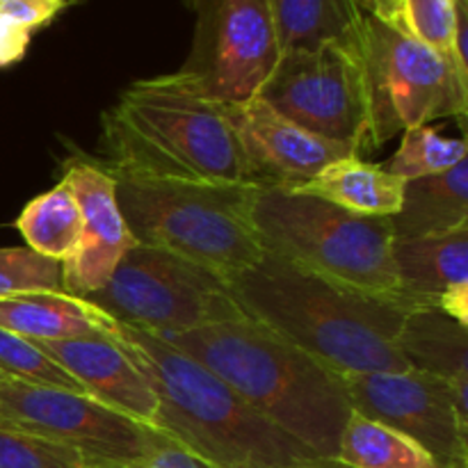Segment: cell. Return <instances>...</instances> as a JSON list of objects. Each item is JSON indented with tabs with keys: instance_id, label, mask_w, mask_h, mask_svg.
Instances as JSON below:
<instances>
[{
	"instance_id": "cell-1",
	"label": "cell",
	"mask_w": 468,
	"mask_h": 468,
	"mask_svg": "<svg viewBox=\"0 0 468 468\" xmlns=\"http://www.w3.org/2000/svg\"><path fill=\"white\" fill-rule=\"evenodd\" d=\"M229 292L247 318L334 373L410 370L398 334L405 315L416 309L402 302L341 286L268 251L229 282Z\"/></svg>"
},
{
	"instance_id": "cell-2",
	"label": "cell",
	"mask_w": 468,
	"mask_h": 468,
	"mask_svg": "<svg viewBox=\"0 0 468 468\" xmlns=\"http://www.w3.org/2000/svg\"><path fill=\"white\" fill-rule=\"evenodd\" d=\"M101 149L110 176L250 186L227 108L181 71L131 82L101 117Z\"/></svg>"
},
{
	"instance_id": "cell-3",
	"label": "cell",
	"mask_w": 468,
	"mask_h": 468,
	"mask_svg": "<svg viewBox=\"0 0 468 468\" xmlns=\"http://www.w3.org/2000/svg\"><path fill=\"white\" fill-rule=\"evenodd\" d=\"M160 338L218 375L311 455L336 457L352 410L332 368L247 315Z\"/></svg>"
},
{
	"instance_id": "cell-4",
	"label": "cell",
	"mask_w": 468,
	"mask_h": 468,
	"mask_svg": "<svg viewBox=\"0 0 468 468\" xmlns=\"http://www.w3.org/2000/svg\"><path fill=\"white\" fill-rule=\"evenodd\" d=\"M112 341L154 388V428L208 468H288L314 457L218 375L155 334L119 323Z\"/></svg>"
},
{
	"instance_id": "cell-5",
	"label": "cell",
	"mask_w": 468,
	"mask_h": 468,
	"mask_svg": "<svg viewBox=\"0 0 468 468\" xmlns=\"http://www.w3.org/2000/svg\"><path fill=\"white\" fill-rule=\"evenodd\" d=\"M137 245L155 247L231 282L263 259L251 208L259 187L112 176Z\"/></svg>"
},
{
	"instance_id": "cell-6",
	"label": "cell",
	"mask_w": 468,
	"mask_h": 468,
	"mask_svg": "<svg viewBox=\"0 0 468 468\" xmlns=\"http://www.w3.org/2000/svg\"><path fill=\"white\" fill-rule=\"evenodd\" d=\"M251 218L268 254L366 295L425 309L400 292L388 218H364L286 190L256 192Z\"/></svg>"
},
{
	"instance_id": "cell-7",
	"label": "cell",
	"mask_w": 468,
	"mask_h": 468,
	"mask_svg": "<svg viewBox=\"0 0 468 468\" xmlns=\"http://www.w3.org/2000/svg\"><path fill=\"white\" fill-rule=\"evenodd\" d=\"M368 96L370 142L379 149L396 133L430 126L468 110V73L428 46L375 16L361 18L356 32Z\"/></svg>"
},
{
	"instance_id": "cell-8",
	"label": "cell",
	"mask_w": 468,
	"mask_h": 468,
	"mask_svg": "<svg viewBox=\"0 0 468 468\" xmlns=\"http://www.w3.org/2000/svg\"><path fill=\"white\" fill-rule=\"evenodd\" d=\"M119 323L155 336L245 318L227 279L169 251L133 245L101 291L85 297Z\"/></svg>"
},
{
	"instance_id": "cell-9",
	"label": "cell",
	"mask_w": 468,
	"mask_h": 468,
	"mask_svg": "<svg viewBox=\"0 0 468 468\" xmlns=\"http://www.w3.org/2000/svg\"><path fill=\"white\" fill-rule=\"evenodd\" d=\"M256 99L352 155L373 151L364 64L356 37L286 50Z\"/></svg>"
},
{
	"instance_id": "cell-10",
	"label": "cell",
	"mask_w": 468,
	"mask_h": 468,
	"mask_svg": "<svg viewBox=\"0 0 468 468\" xmlns=\"http://www.w3.org/2000/svg\"><path fill=\"white\" fill-rule=\"evenodd\" d=\"M195 39L178 71L224 105L256 99L282 58L268 0H195Z\"/></svg>"
},
{
	"instance_id": "cell-11",
	"label": "cell",
	"mask_w": 468,
	"mask_h": 468,
	"mask_svg": "<svg viewBox=\"0 0 468 468\" xmlns=\"http://www.w3.org/2000/svg\"><path fill=\"white\" fill-rule=\"evenodd\" d=\"M341 379L355 414L407 434L443 468H466V387L411 368L347 373Z\"/></svg>"
},
{
	"instance_id": "cell-12",
	"label": "cell",
	"mask_w": 468,
	"mask_h": 468,
	"mask_svg": "<svg viewBox=\"0 0 468 468\" xmlns=\"http://www.w3.org/2000/svg\"><path fill=\"white\" fill-rule=\"evenodd\" d=\"M0 423L80 452L105 464L140 466L158 430L85 393L0 382Z\"/></svg>"
},
{
	"instance_id": "cell-13",
	"label": "cell",
	"mask_w": 468,
	"mask_h": 468,
	"mask_svg": "<svg viewBox=\"0 0 468 468\" xmlns=\"http://www.w3.org/2000/svg\"><path fill=\"white\" fill-rule=\"evenodd\" d=\"M224 108L240 144L247 183L259 190L292 192L324 165L352 155L346 146L288 122L261 99Z\"/></svg>"
},
{
	"instance_id": "cell-14",
	"label": "cell",
	"mask_w": 468,
	"mask_h": 468,
	"mask_svg": "<svg viewBox=\"0 0 468 468\" xmlns=\"http://www.w3.org/2000/svg\"><path fill=\"white\" fill-rule=\"evenodd\" d=\"M62 183L71 190L82 218L78 247L62 261V288L69 295L90 297L112 277L135 238L119 210L117 181L94 160H71Z\"/></svg>"
},
{
	"instance_id": "cell-15",
	"label": "cell",
	"mask_w": 468,
	"mask_h": 468,
	"mask_svg": "<svg viewBox=\"0 0 468 468\" xmlns=\"http://www.w3.org/2000/svg\"><path fill=\"white\" fill-rule=\"evenodd\" d=\"M37 346L58 361L85 388L87 396L154 428L158 411L154 388L117 341L108 336H87Z\"/></svg>"
},
{
	"instance_id": "cell-16",
	"label": "cell",
	"mask_w": 468,
	"mask_h": 468,
	"mask_svg": "<svg viewBox=\"0 0 468 468\" xmlns=\"http://www.w3.org/2000/svg\"><path fill=\"white\" fill-rule=\"evenodd\" d=\"M117 324L119 320L94 302L69 292H26L0 300V329L37 343L112 338Z\"/></svg>"
},
{
	"instance_id": "cell-17",
	"label": "cell",
	"mask_w": 468,
	"mask_h": 468,
	"mask_svg": "<svg viewBox=\"0 0 468 468\" xmlns=\"http://www.w3.org/2000/svg\"><path fill=\"white\" fill-rule=\"evenodd\" d=\"M400 292L416 306H437L451 288L468 283V227L441 236L393 240Z\"/></svg>"
},
{
	"instance_id": "cell-18",
	"label": "cell",
	"mask_w": 468,
	"mask_h": 468,
	"mask_svg": "<svg viewBox=\"0 0 468 468\" xmlns=\"http://www.w3.org/2000/svg\"><path fill=\"white\" fill-rule=\"evenodd\" d=\"M388 222L393 240L441 236L468 227V160L448 172L405 181L400 210Z\"/></svg>"
},
{
	"instance_id": "cell-19",
	"label": "cell",
	"mask_w": 468,
	"mask_h": 468,
	"mask_svg": "<svg viewBox=\"0 0 468 468\" xmlns=\"http://www.w3.org/2000/svg\"><path fill=\"white\" fill-rule=\"evenodd\" d=\"M297 195L315 197L364 218H393L402 206L405 181L388 174L382 165L346 155L324 165Z\"/></svg>"
},
{
	"instance_id": "cell-20",
	"label": "cell",
	"mask_w": 468,
	"mask_h": 468,
	"mask_svg": "<svg viewBox=\"0 0 468 468\" xmlns=\"http://www.w3.org/2000/svg\"><path fill=\"white\" fill-rule=\"evenodd\" d=\"M398 347L411 370L468 387V327L448 318L437 306L405 315Z\"/></svg>"
},
{
	"instance_id": "cell-21",
	"label": "cell",
	"mask_w": 468,
	"mask_h": 468,
	"mask_svg": "<svg viewBox=\"0 0 468 468\" xmlns=\"http://www.w3.org/2000/svg\"><path fill=\"white\" fill-rule=\"evenodd\" d=\"M282 53L350 41L364 14L355 0H268Z\"/></svg>"
},
{
	"instance_id": "cell-22",
	"label": "cell",
	"mask_w": 468,
	"mask_h": 468,
	"mask_svg": "<svg viewBox=\"0 0 468 468\" xmlns=\"http://www.w3.org/2000/svg\"><path fill=\"white\" fill-rule=\"evenodd\" d=\"M334 460L350 468H443L414 439L355 411L343 428Z\"/></svg>"
},
{
	"instance_id": "cell-23",
	"label": "cell",
	"mask_w": 468,
	"mask_h": 468,
	"mask_svg": "<svg viewBox=\"0 0 468 468\" xmlns=\"http://www.w3.org/2000/svg\"><path fill=\"white\" fill-rule=\"evenodd\" d=\"M16 229L32 251L62 263L80 240V208L71 190L59 181L53 190L27 201L16 218Z\"/></svg>"
},
{
	"instance_id": "cell-24",
	"label": "cell",
	"mask_w": 468,
	"mask_h": 468,
	"mask_svg": "<svg viewBox=\"0 0 468 468\" xmlns=\"http://www.w3.org/2000/svg\"><path fill=\"white\" fill-rule=\"evenodd\" d=\"M384 23L428 46L468 73V62L457 50L455 0H396Z\"/></svg>"
},
{
	"instance_id": "cell-25",
	"label": "cell",
	"mask_w": 468,
	"mask_h": 468,
	"mask_svg": "<svg viewBox=\"0 0 468 468\" xmlns=\"http://www.w3.org/2000/svg\"><path fill=\"white\" fill-rule=\"evenodd\" d=\"M466 151L464 137H448L434 126H414L402 131L400 146L382 167L402 181H414L448 172L466 160Z\"/></svg>"
},
{
	"instance_id": "cell-26",
	"label": "cell",
	"mask_w": 468,
	"mask_h": 468,
	"mask_svg": "<svg viewBox=\"0 0 468 468\" xmlns=\"http://www.w3.org/2000/svg\"><path fill=\"white\" fill-rule=\"evenodd\" d=\"M0 373L14 382L85 393V388L58 361L50 359L35 341L7 332V329H0Z\"/></svg>"
},
{
	"instance_id": "cell-27",
	"label": "cell",
	"mask_w": 468,
	"mask_h": 468,
	"mask_svg": "<svg viewBox=\"0 0 468 468\" xmlns=\"http://www.w3.org/2000/svg\"><path fill=\"white\" fill-rule=\"evenodd\" d=\"M105 462L87 460L80 452L0 423V468H91Z\"/></svg>"
},
{
	"instance_id": "cell-28",
	"label": "cell",
	"mask_w": 468,
	"mask_h": 468,
	"mask_svg": "<svg viewBox=\"0 0 468 468\" xmlns=\"http://www.w3.org/2000/svg\"><path fill=\"white\" fill-rule=\"evenodd\" d=\"M26 292H64L62 263L30 247H0V300Z\"/></svg>"
},
{
	"instance_id": "cell-29",
	"label": "cell",
	"mask_w": 468,
	"mask_h": 468,
	"mask_svg": "<svg viewBox=\"0 0 468 468\" xmlns=\"http://www.w3.org/2000/svg\"><path fill=\"white\" fill-rule=\"evenodd\" d=\"M71 5L73 0H0V16L35 35Z\"/></svg>"
},
{
	"instance_id": "cell-30",
	"label": "cell",
	"mask_w": 468,
	"mask_h": 468,
	"mask_svg": "<svg viewBox=\"0 0 468 468\" xmlns=\"http://www.w3.org/2000/svg\"><path fill=\"white\" fill-rule=\"evenodd\" d=\"M137 468H208L204 462L197 460L195 455L186 451V448L178 446L176 441H172L169 437H165L163 432L155 434L154 443H151L149 452L142 460V464Z\"/></svg>"
},
{
	"instance_id": "cell-31",
	"label": "cell",
	"mask_w": 468,
	"mask_h": 468,
	"mask_svg": "<svg viewBox=\"0 0 468 468\" xmlns=\"http://www.w3.org/2000/svg\"><path fill=\"white\" fill-rule=\"evenodd\" d=\"M32 32L16 26L9 18L0 16V69H7L12 64L21 62L30 46Z\"/></svg>"
},
{
	"instance_id": "cell-32",
	"label": "cell",
	"mask_w": 468,
	"mask_h": 468,
	"mask_svg": "<svg viewBox=\"0 0 468 468\" xmlns=\"http://www.w3.org/2000/svg\"><path fill=\"white\" fill-rule=\"evenodd\" d=\"M437 309L443 311L455 323L468 327V283H460V286L443 292L437 302Z\"/></svg>"
},
{
	"instance_id": "cell-33",
	"label": "cell",
	"mask_w": 468,
	"mask_h": 468,
	"mask_svg": "<svg viewBox=\"0 0 468 468\" xmlns=\"http://www.w3.org/2000/svg\"><path fill=\"white\" fill-rule=\"evenodd\" d=\"M355 5L359 7L361 14L366 16H375L379 21H387L393 12V5L396 0H355Z\"/></svg>"
},
{
	"instance_id": "cell-34",
	"label": "cell",
	"mask_w": 468,
	"mask_h": 468,
	"mask_svg": "<svg viewBox=\"0 0 468 468\" xmlns=\"http://www.w3.org/2000/svg\"><path fill=\"white\" fill-rule=\"evenodd\" d=\"M288 468H350L336 460H323V457H311V460H302L297 464L288 466Z\"/></svg>"
},
{
	"instance_id": "cell-35",
	"label": "cell",
	"mask_w": 468,
	"mask_h": 468,
	"mask_svg": "<svg viewBox=\"0 0 468 468\" xmlns=\"http://www.w3.org/2000/svg\"><path fill=\"white\" fill-rule=\"evenodd\" d=\"M91 468H135V466H122V464H94Z\"/></svg>"
},
{
	"instance_id": "cell-36",
	"label": "cell",
	"mask_w": 468,
	"mask_h": 468,
	"mask_svg": "<svg viewBox=\"0 0 468 468\" xmlns=\"http://www.w3.org/2000/svg\"><path fill=\"white\" fill-rule=\"evenodd\" d=\"M5 379H7V378H5V375H3V373H0V382H5Z\"/></svg>"
},
{
	"instance_id": "cell-37",
	"label": "cell",
	"mask_w": 468,
	"mask_h": 468,
	"mask_svg": "<svg viewBox=\"0 0 468 468\" xmlns=\"http://www.w3.org/2000/svg\"><path fill=\"white\" fill-rule=\"evenodd\" d=\"M186 3H187V5H190V7H192V5H195V0H186Z\"/></svg>"
},
{
	"instance_id": "cell-38",
	"label": "cell",
	"mask_w": 468,
	"mask_h": 468,
	"mask_svg": "<svg viewBox=\"0 0 468 468\" xmlns=\"http://www.w3.org/2000/svg\"><path fill=\"white\" fill-rule=\"evenodd\" d=\"M78 3H82V0H73V5H78Z\"/></svg>"
}]
</instances>
